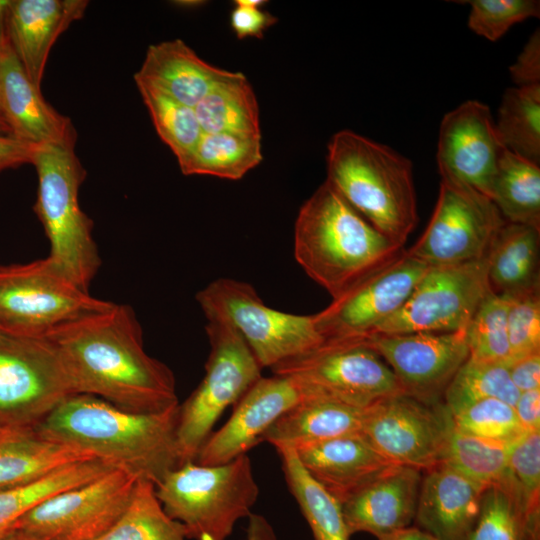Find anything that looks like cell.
<instances>
[{"label":"cell","mask_w":540,"mask_h":540,"mask_svg":"<svg viewBox=\"0 0 540 540\" xmlns=\"http://www.w3.org/2000/svg\"><path fill=\"white\" fill-rule=\"evenodd\" d=\"M274 448L281 460L288 489L307 521L314 540H349L351 535L340 502L309 476L293 448Z\"/></svg>","instance_id":"cell-32"},{"label":"cell","mask_w":540,"mask_h":540,"mask_svg":"<svg viewBox=\"0 0 540 540\" xmlns=\"http://www.w3.org/2000/svg\"><path fill=\"white\" fill-rule=\"evenodd\" d=\"M271 370L293 380L303 397L327 398L361 409L403 392L391 368L363 341H324Z\"/></svg>","instance_id":"cell-10"},{"label":"cell","mask_w":540,"mask_h":540,"mask_svg":"<svg viewBox=\"0 0 540 540\" xmlns=\"http://www.w3.org/2000/svg\"><path fill=\"white\" fill-rule=\"evenodd\" d=\"M490 199L506 222L540 229V165L506 149L499 161Z\"/></svg>","instance_id":"cell-34"},{"label":"cell","mask_w":540,"mask_h":540,"mask_svg":"<svg viewBox=\"0 0 540 540\" xmlns=\"http://www.w3.org/2000/svg\"><path fill=\"white\" fill-rule=\"evenodd\" d=\"M453 431L444 402L399 392L365 408L361 433L391 463L426 471L441 463Z\"/></svg>","instance_id":"cell-12"},{"label":"cell","mask_w":540,"mask_h":540,"mask_svg":"<svg viewBox=\"0 0 540 540\" xmlns=\"http://www.w3.org/2000/svg\"><path fill=\"white\" fill-rule=\"evenodd\" d=\"M490 290L505 298L540 292V229L505 222L486 256Z\"/></svg>","instance_id":"cell-26"},{"label":"cell","mask_w":540,"mask_h":540,"mask_svg":"<svg viewBox=\"0 0 540 540\" xmlns=\"http://www.w3.org/2000/svg\"><path fill=\"white\" fill-rule=\"evenodd\" d=\"M505 219L487 196L441 179L436 206L418 241L406 253L429 267L486 258Z\"/></svg>","instance_id":"cell-13"},{"label":"cell","mask_w":540,"mask_h":540,"mask_svg":"<svg viewBox=\"0 0 540 540\" xmlns=\"http://www.w3.org/2000/svg\"><path fill=\"white\" fill-rule=\"evenodd\" d=\"M35 145L12 134H0V172L23 164H31Z\"/></svg>","instance_id":"cell-48"},{"label":"cell","mask_w":540,"mask_h":540,"mask_svg":"<svg viewBox=\"0 0 540 540\" xmlns=\"http://www.w3.org/2000/svg\"><path fill=\"white\" fill-rule=\"evenodd\" d=\"M516 86L540 84V30L536 29L509 68Z\"/></svg>","instance_id":"cell-46"},{"label":"cell","mask_w":540,"mask_h":540,"mask_svg":"<svg viewBox=\"0 0 540 540\" xmlns=\"http://www.w3.org/2000/svg\"><path fill=\"white\" fill-rule=\"evenodd\" d=\"M247 519L246 540H279L265 516L252 512Z\"/></svg>","instance_id":"cell-50"},{"label":"cell","mask_w":540,"mask_h":540,"mask_svg":"<svg viewBox=\"0 0 540 540\" xmlns=\"http://www.w3.org/2000/svg\"><path fill=\"white\" fill-rule=\"evenodd\" d=\"M362 341L387 363L404 393L427 401H439L469 357L465 329L373 334Z\"/></svg>","instance_id":"cell-17"},{"label":"cell","mask_w":540,"mask_h":540,"mask_svg":"<svg viewBox=\"0 0 540 540\" xmlns=\"http://www.w3.org/2000/svg\"><path fill=\"white\" fill-rule=\"evenodd\" d=\"M364 410L339 401L304 396L282 414L264 434L262 441L274 447L297 446L359 433Z\"/></svg>","instance_id":"cell-27"},{"label":"cell","mask_w":540,"mask_h":540,"mask_svg":"<svg viewBox=\"0 0 540 540\" xmlns=\"http://www.w3.org/2000/svg\"><path fill=\"white\" fill-rule=\"evenodd\" d=\"M405 252L374 228L326 180L300 207L294 256L332 299L396 261Z\"/></svg>","instance_id":"cell-3"},{"label":"cell","mask_w":540,"mask_h":540,"mask_svg":"<svg viewBox=\"0 0 540 540\" xmlns=\"http://www.w3.org/2000/svg\"><path fill=\"white\" fill-rule=\"evenodd\" d=\"M422 471L392 464L340 504L350 535L368 532L381 538L409 527L415 519Z\"/></svg>","instance_id":"cell-20"},{"label":"cell","mask_w":540,"mask_h":540,"mask_svg":"<svg viewBox=\"0 0 540 540\" xmlns=\"http://www.w3.org/2000/svg\"><path fill=\"white\" fill-rule=\"evenodd\" d=\"M277 22V18L262 6L249 5L236 0L230 14V25L238 39L262 38L264 32Z\"/></svg>","instance_id":"cell-45"},{"label":"cell","mask_w":540,"mask_h":540,"mask_svg":"<svg viewBox=\"0 0 540 540\" xmlns=\"http://www.w3.org/2000/svg\"><path fill=\"white\" fill-rule=\"evenodd\" d=\"M73 394L70 375L49 339L0 335V426L36 427Z\"/></svg>","instance_id":"cell-11"},{"label":"cell","mask_w":540,"mask_h":540,"mask_svg":"<svg viewBox=\"0 0 540 540\" xmlns=\"http://www.w3.org/2000/svg\"><path fill=\"white\" fill-rule=\"evenodd\" d=\"M86 0H10L7 38L31 82L40 88L50 50L72 22L83 17Z\"/></svg>","instance_id":"cell-22"},{"label":"cell","mask_w":540,"mask_h":540,"mask_svg":"<svg viewBox=\"0 0 540 540\" xmlns=\"http://www.w3.org/2000/svg\"><path fill=\"white\" fill-rule=\"evenodd\" d=\"M514 409L526 431H540V389L521 392Z\"/></svg>","instance_id":"cell-49"},{"label":"cell","mask_w":540,"mask_h":540,"mask_svg":"<svg viewBox=\"0 0 540 540\" xmlns=\"http://www.w3.org/2000/svg\"><path fill=\"white\" fill-rule=\"evenodd\" d=\"M430 267L405 252L313 314L324 341H362L394 314Z\"/></svg>","instance_id":"cell-16"},{"label":"cell","mask_w":540,"mask_h":540,"mask_svg":"<svg viewBox=\"0 0 540 540\" xmlns=\"http://www.w3.org/2000/svg\"><path fill=\"white\" fill-rule=\"evenodd\" d=\"M232 73L207 63L184 41L175 39L150 45L134 79L194 108L216 84Z\"/></svg>","instance_id":"cell-25"},{"label":"cell","mask_w":540,"mask_h":540,"mask_svg":"<svg viewBox=\"0 0 540 540\" xmlns=\"http://www.w3.org/2000/svg\"><path fill=\"white\" fill-rule=\"evenodd\" d=\"M494 123L508 151L540 165V84L507 88Z\"/></svg>","instance_id":"cell-35"},{"label":"cell","mask_w":540,"mask_h":540,"mask_svg":"<svg viewBox=\"0 0 540 540\" xmlns=\"http://www.w3.org/2000/svg\"><path fill=\"white\" fill-rule=\"evenodd\" d=\"M96 459L49 440L35 427L0 426V489L32 481L66 464Z\"/></svg>","instance_id":"cell-28"},{"label":"cell","mask_w":540,"mask_h":540,"mask_svg":"<svg viewBox=\"0 0 540 540\" xmlns=\"http://www.w3.org/2000/svg\"><path fill=\"white\" fill-rule=\"evenodd\" d=\"M302 398L301 390L290 378L262 376L233 406L225 424L211 433L195 462L220 465L247 454L262 442L272 424Z\"/></svg>","instance_id":"cell-19"},{"label":"cell","mask_w":540,"mask_h":540,"mask_svg":"<svg viewBox=\"0 0 540 540\" xmlns=\"http://www.w3.org/2000/svg\"><path fill=\"white\" fill-rule=\"evenodd\" d=\"M178 410L179 404L161 412L134 413L93 395L73 394L35 428L49 440L157 485L180 466Z\"/></svg>","instance_id":"cell-2"},{"label":"cell","mask_w":540,"mask_h":540,"mask_svg":"<svg viewBox=\"0 0 540 540\" xmlns=\"http://www.w3.org/2000/svg\"><path fill=\"white\" fill-rule=\"evenodd\" d=\"M0 115L10 133L27 143L76 144L77 133L70 118L43 98L9 41L0 50Z\"/></svg>","instance_id":"cell-21"},{"label":"cell","mask_w":540,"mask_h":540,"mask_svg":"<svg viewBox=\"0 0 540 540\" xmlns=\"http://www.w3.org/2000/svg\"><path fill=\"white\" fill-rule=\"evenodd\" d=\"M205 329L210 343L205 375L179 404L176 436L180 466L196 460L220 416L262 377V367L233 327L208 319Z\"/></svg>","instance_id":"cell-8"},{"label":"cell","mask_w":540,"mask_h":540,"mask_svg":"<svg viewBox=\"0 0 540 540\" xmlns=\"http://www.w3.org/2000/svg\"><path fill=\"white\" fill-rule=\"evenodd\" d=\"M520 392L512 383L506 362L476 360L463 363L444 391L451 414L484 399L494 398L514 407Z\"/></svg>","instance_id":"cell-37"},{"label":"cell","mask_w":540,"mask_h":540,"mask_svg":"<svg viewBox=\"0 0 540 540\" xmlns=\"http://www.w3.org/2000/svg\"><path fill=\"white\" fill-rule=\"evenodd\" d=\"M326 181L374 228L404 246L418 223L410 159L350 130L328 143Z\"/></svg>","instance_id":"cell-4"},{"label":"cell","mask_w":540,"mask_h":540,"mask_svg":"<svg viewBox=\"0 0 540 540\" xmlns=\"http://www.w3.org/2000/svg\"><path fill=\"white\" fill-rule=\"evenodd\" d=\"M441 463L487 488L508 476V444L467 435L454 427Z\"/></svg>","instance_id":"cell-39"},{"label":"cell","mask_w":540,"mask_h":540,"mask_svg":"<svg viewBox=\"0 0 540 540\" xmlns=\"http://www.w3.org/2000/svg\"><path fill=\"white\" fill-rule=\"evenodd\" d=\"M510 379L521 393L540 389V352L507 362Z\"/></svg>","instance_id":"cell-47"},{"label":"cell","mask_w":540,"mask_h":540,"mask_svg":"<svg viewBox=\"0 0 540 540\" xmlns=\"http://www.w3.org/2000/svg\"><path fill=\"white\" fill-rule=\"evenodd\" d=\"M196 300L207 320L226 322L242 336L262 369H271L324 342L312 315L271 308L244 281L218 278L200 290Z\"/></svg>","instance_id":"cell-7"},{"label":"cell","mask_w":540,"mask_h":540,"mask_svg":"<svg viewBox=\"0 0 540 540\" xmlns=\"http://www.w3.org/2000/svg\"><path fill=\"white\" fill-rule=\"evenodd\" d=\"M452 417L457 431L504 444L511 443L526 431L514 407L494 398L477 401Z\"/></svg>","instance_id":"cell-41"},{"label":"cell","mask_w":540,"mask_h":540,"mask_svg":"<svg viewBox=\"0 0 540 540\" xmlns=\"http://www.w3.org/2000/svg\"><path fill=\"white\" fill-rule=\"evenodd\" d=\"M157 134L182 164L203 134L193 107L169 97L156 87L134 79Z\"/></svg>","instance_id":"cell-38"},{"label":"cell","mask_w":540,"mask_h":540,"mask_svg":"<svg viewBox=\"0 0 540 540\" xmlns=\"http://www.w3.org/2000/svg\"><path fill=\"white\" fill-rule=\"evenodd\" d=\"M293 449L309 476L340 503L393 464L361 432Z\"/></svg>","instance_id":"cell-23"},{"label":"cell","mask_w":540,"mask_h":540,"mask_svg":"<svg viewBox=\"0 0 540 540\" xmlns=\"http://www.w3.org/2000/svg\"><path fill=\"white\" fill-rule=\"evenodd\" d=\"M155 490L189 540H227L236 523L252 513L259 496L247 454L220 465L184 463L167 473Z\"/></svg>","instance_id":"cell-6"},{"label":"cell","mask_w":540,"mask_h":540,"mask_svg":"<svg viewBox=\"0 0 540 540\" xmlns=\"http://www.w3.org/2000/svg\"><path fill=\"white\" fill-rule=\"evenodd\" d=\"M507 312L508 300L490 290L465 328L469 357L491 362L510 360Z\"/></svg>","instance_id":"cell-40"},{"label":"cell","mask_w":540,"mask_h":540,"mask_svg":"<svg viewBox=\"0 0 540 540\" xmlns=\"http://www.w3.org/2000/svg\"><path fill=\"white\" fill-rule=\"evenodd\" d=\"M175 3H179L177 5H180V6L190 7V6L198 5L199 1H177Z\"/></svg>","instance_id":"cell-54"},{"label":"cell","mask_w":540,"mask_h":540,"mask_svg":"<svg viewBox=\"0 0 540 540\" xmlns=\"http://www.w3.org/2000/svg\"><path fill=\"white\" fill-rule=\"evenodd\" d=\"M0 134H11L10 129L4 119L0 116Z\"/></svg>","instance_id":"cell-53"},{"label":"cell","mask_w":540,"mask_h":540,"mask_svg":"<svg viewBox=\"0 0 540 540\" xmlns=\"http://www.w3.org/2000/svg\"><path fill=\"white\" fill-rule=\"evenodd\" d=\"M44 337L57 348L76 394L103 399L134 413H155L179 404L171 369L148 355L133 309L112 303L105 310L63 323Z\"/></svg>","instance_id":"cell-1"},{"label":"cell","mask_w":540,"mask_h":540,"mask_svg":"<svg viewBox=\"0 0 540 540\" xmlns=\"http://www.w3.org/2000/svg\"><path fill=\"white\" fill-rule=\"evenodd\" d=\"M194 110L204 133L261 135L256 95L241 72L216 84Z\"/></svg>","instance_id":"cell-31"},{"label":"cell","mask_w":540,"mask_h":540,"mask_svg":"<svg viewBox=\"0 0 540 540\" xmlns=\"http://www.w3.org/2000/svg\"><path fill=\"white\" fill-rule=\"evenodd\" d=\"M76 144L35 145L31 164L38 177L34 211L50 243L47 258L85 291L101 265L93 221L82 211L78 193L86 170Z\"/></svg>","instance_id":"cell-5"},{"label":"cell","mask_w":540,"mask_h":540,"mask_svg":"<svg viewBox=\"0 0 540 540\" xmlns=\"http://www.w3.org/2000/svg\"><path fill=\"white\" fill-rule=\"evenodd\" d=\"M137 478L113 469L60 492L25 514L13 529L37 540H95L126 510Z\"/></svg>","instance_id":"cell-15"},{"label":"cell","mask_w":540,"mask_h":540,"mask_svg":"<svg viewBox=\"0 0 540 540\" xmlns=\"http://www.w3.org/2000/svg\"><path fill=\"white\" fill-rule=\"evenodd\" d=\"M261 139V135L203 132L180 170L184 175L239 180L262 161Z\"/></svg>","instance_id":"cell-33"},{"label":"cell","mask_w":540,"mask_h":540,"mask_svg":"<svg viewBox=\"0 0 540 540\" xmlns=\"http://www.w3.org/2000/svg\"><path fill=\"white\" fill-rule=\"evenodd\" d=\"M95 540H189L156 496L155 485L137 480L130 502L116 523Z\"/></svg>","instance_id":"cell-36"},{"label":"cell","mask_w":540,"mask_h":540,"mask_svg":"<svg viewBox=\"0 0 540 540\" xmlns=\"http://www.w3.org/2000/svg\"><path fill=\"white\" fill-rule=\"evenodd\" d=\"M485 489L440 463L422 476L414 521L437 540H466Z\"/></svg>","instance_id":"cell-24"},{"label":"cell","mask_w":540,"mask_h":540,"mask_svg":"<svg viewBox=\"0 0 540 540\" xmlns=\"http://www.w3.org/2000/svg\"><path fill=\"white\" fill-rule=\"evenodd\" d=\"M469 28L489 41H497L515 24L529 18H539L537 0H472Z\"/></svg>","instance_id":"cell-42"},{"label":"cell","mask_w":540,"mask_h":540,"mask_svg":"<svg viewBox=\"0 0 540 540\" xmlns=\"http://www.w3.org/2000/svg\"><path fill=\"white\" fill-rule=\"evenodd\" d=\"M2 333H3V331H2V329H1V327H0V335H1Z\"/></svg>","instance_id":"cell-56"},{"label":"cell","mask_w":540,"mask_h":540,"mask_svg":"<svg viewBox=\"0 0 540 540\" xmlns=\"http://www.w3.org/2000/svg\"><path fill=\"white\" fill-rule=\"evenodd\" d=\"M0 540H37V539L33 538L32 536H30L29 534L23 531L13 529L9 533L1 537Z\"/></svg>","instance_id":"cell-52"},{"label":"cell","mask_w":540,"mask_h":540,"mask_svg":"<svg viewBox=\"0 0 540 540\" xmlns=\"http://www.w3.org/2000/svg\"><path fill=\"white\" fill-rule=\"evenodd\" d=\"M116 469L100 459L66 464L29 482L0 489V538L33 508L65 490L90 482Z\"/></svg>","instance_id":"cell-30"},{"label":"cell","mask_w":540,"mask_h":540,"mask_svg":"<svg viewBox=\"0 0 540 540\" xmlns=\"http://www.w3.org/2000/svg\"><path fill=\"white\" fill-rule=\"evenodd\" d=\"M378 540H437L429 533L418 527H406L390 534H387Z\"/></svg>","instance_id":"cell-51"},{"label":"cell","mask_w":540,"mask_h":540,"mask_svg":"<svg viewBox=\"0 0 540 540\" xmlns=\"http://www.w3.org/2000/svg\"><path fill=\"white\" fill-rule=\"evenodd\" d=\"M508 473L527 502L540 505V431H525L508 444Z\"/></svg>","instance_id":"cell-44"},{"label":"cell","mask_w":540,"mask_h":540,"mask_svg":"<svg viewBox=\"0 0 540 540\" xmlns=\"http://www.w3.org/2000/svg\"><path fill=\"white\" fill-rule=\"evenodd\" d=\"M7 42H8V40L5 41V42H3V43H0V50H1V48H2ZM0 116H1V115H0Z\"/></svg>","instance_id":"cell-55"},{"label":"cell","mask_w":540,"mask_h":540,"mask_svg":"<svg viewBox=\"0 0 540 540\" xmlns=\"http://www.w3.org/2000/svg\"><path fill=\"white\" fill-rule=\"evenodd\" d=\"M47 257L0 265V327L4 333L42 337L58 325L107 309Z\"/></svg>","instance_id":"cell-9"},{"label":"cell","mask_w":540,"mask_h":540,"mask_svg":"<svg viewBox=\"0 0 540 540\" xmlns=\"http://www.w3.org/2000/svg\"><path fill=\"white\" fill-rule=\"evenodd\" d=\"M505 150L490 108L484 103L468 100L444 115L436 155L441 179L469 187L490 198Z\"/></svg>","instance_id":"cell-18"},{"label":"cell","mask_w":540,"mask_h":540,"mask_svg":"<svg viewBox=\"0 0 540 540\" xmlns=\"http://www.w3.org/2000/svg\"><path fill=\"white\" fill-rule=\"evenodd\" d=\"M466 540H540V505L527 502L508 473L483 491Z\"/></svg>","instance_id":"cell-29"},{"label":"cell","mask_w":540,"mask_h":540,"mask_svg":"<svg viewBox=\"0 0 540 540\" xmlns=\"http://www.w3.org/2000/svg\"><path fill=\"white\" fill-rule=\"evenodd\" d=\"M506 299L510 360L540 352V292Z\"/></svg>","instance_id":"cell-43"},{"label":"cell","mask_w":540,"mask_h":540,"mask_svg":"<svg viewBox=\"0 0 540 540\" xmlns=\"http://www.w3.org/2000/svg\"><path fill=\"white\" fill-rule=\"evenodd\" d=\"M489 291L486 258L430 267L404 304L371 335L463 330Z\"/></svg>","instance_id":"cell-14"}]
</instances>
